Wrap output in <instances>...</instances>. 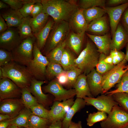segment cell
<instances>
[{
    "label": "cell",
    "instance_id": "1",
    "mask_svg": "<svg viewBox=\"0 0 128 128\" xmlns=\"http://www.w3.org/2000/svg\"><path fill=\"white\" fill-rule=\"evenodd\" d=\"M43 12L52 17L55 23L69 22L74 13L79 8L74 0H41Z\"/></svg>",
    "mask_w": 128,
    "mask_h": 128
},
{
    "label": "cell",
    "instance_id": "2",
    "mask_svg": "<svg viewBox=\"0 0 128 128\" xmlns=\"http://www.w3.org/2000/svg\"><path fill=\"white\" fill-rule=\"evenodd\" d=\"M0 68L3 78L10 79L21 89L29 87L33 77L26 66L13 61Z\"/></svg>",
    "mask_w": 128,
    "mask_h": 128
},
{
    "label": "cell",
    "instance_id": "3",
    "mask_svg": "<svg viewBox=\"0 0 128 128\" xmlns=\"http://www.w3.org/2000/svg\"><path fill=\"white\" fill-rule=\"evenodd\" d=\"M100 54L96 46L87 41L86 47L74 59L77 67L81 70L82 73L87 75L96 67Z\"/></svg>",
    "mask_w": 128,
    "mask_h": 128
},
{
    "label": "cell",
    "instance_id": "4",
    "mask_svg": "<svg viewBox=\"0 0 128 128\" xmlns=\"http://www.w3.org/2000/svg\"><path fill=\"white\" fill-rule=\"evenodd\" d=\"M70 29L68 22L62 21L55 23L43 49L44 53L46 55L66 40L69 33Z\"/></svg>",
    "mask_w": 128,
    "mask_h": 128
},
{
    "label": "cell",
    "instance_id": "5",
    "mask_svg": "<svg viewBox=\"0 0 128 128\" xmlns=\"http://www.w3.org/2000/svg\"><path fill=\"white\" fill-rule=\"evenodd\" d=\"M33 58L26 67L32 77L37 80L44 81L46 71L49 61L43 55L35 43L33 51Z\"/></svg>",
    "mask_w": 128,
    "mask_h": 128
},
{
    "label": "cell",
    "instance_id": "6",
    "mask_svg": "<svg viewBox=\"0 0 128 128\" xmlns=\"http://www.w3.org/2000/svg\"><path fill=\"white\" fill-rule=\"evenodd\" d=\"M36 41L35 36L22 40L11 51L13 61L26 66L33 58V47Z\"/></svg>",
    "mask_w": 128,
    "mask_h": 128
},
{
    "label": "cell",
    "instance_id": "7",
    "mask_svg": "<svg viewBox=\"0 0 128 128\" xmlns=\"http://www.w3.org/2000/svg\"><path fill=\"white\" fill-rule=\"evenodd\" d=\"M100 124L102 128H124L128 125V113L116 105Z\"/></svg>",
    "mask_w": 128,
    "mask_h": 128
},
{
    "label": "cell",
    "instance_id": "8",
    "mask_svg": "<svg viewBox=\"0 0 128 128\" xmlns=\"http://www.w3.org/2000/svg\"><path fill=\"white\" fill-rule=\"evenodd\" d=\"M124 59L111 70L102 75L103 91L104 94L119 82L123 74L128 71V65Z\"/></svg>",
    "mask_w": 128,
    "mask_h": 128
},
{
    "label": "cell",
    "instance_id": "9",
    "mask_svg": "<svg viewBox=\"0 0 128 128\" xmlns=\"http://www.w3.org/2000/svg\"><path fill=\"white\" fill-rule=\"evenodd\" d=\"M56 79L51 81L43 87L45 92L50 93L55 97L54 101H61L73 98L76 96L74 89L66 90L64 88Z\"/></svg>",
    "mask_w": 128,
    "mask_h": 128
},
{
    "label": "cell",
    "instance_id": "10",
    "mask_svg": "<svg viewBox=\"0 0 128 128\" xmlns=\"http://www.w3.org/2000/svg\"><path fill=\"white\" fill-rule=\"evenodd\" d=\"M87 105L93 106L98 111L109 114L113 107L118 104L114 100L112 95L104 94L98 96L96 98L86 97L83 99Z\"/></svg>",
    "mask_w": 128,
    "mask_h": 128
},
{
    "label": "cell",
    "instance_id": "11",
    "mask_svg": "<svg viewBox=\"0 0 128 128\" xmlns=\"http://www.w3.org/2000/svg\"><path fill=\"white\" fill-rule=\"evenodd\" d=\"M19 31L17 29L8 27L0 35V47L8 51H12L21 42Z\"/></svg>",
    "mask_w": 128,
    "mask_h": 128
},
{
    "label": "cell",
    "instance_id": "12",
    "mask_svg": "<svg viewBox=\"0 0 128 128\" xmlns=\"http://www.w3.org/2000/svg\"><path fill=\"white\" fill-rule=\"evenodd\" d=\"M54 101L49 110V119L52 123L59 120L62 121L74 101L72 98L62 102Z\"/></svg>",
    "mask_w": 128,
    "mask_h": 128
},
{
    "label": "cell",
    "instance_id": "13",
    "mask_svg": "<svg viewBox=\"0 0 128 128\" xmlns=\"http://www.w3.org/2000/svg\"><path fill=\"white\" fill-rule=\"evenodd\" d=\"M21 89L10 79H0V100L18 98L21 96Z\"/></svg>",
    "mask_w": 128,
    "mask_h": 128
},
{
    "label": "cell",
    "instance_id": "14",
    "mask_svg": "<svg viewBox=\"0 0 128 128\" xmlns=\"http://www.w3.org/2000/svg\"><path fill=\"white\" fill-rule=\"evenodd\" d=\"M25 107L20 99H6L0 101V114H7L13 119L16 117Z\"/></svg>",
    "mask_w": 128,
    "mask_h": 128
},
{
    "label": "cell",
    "instance_id": "15",
    "mask_svg": "<svg viewBox=\"0 0 128 128\" xmlns=\"http://www.w3.org/2000/svg\"><path fill=\"white\" fill-rule=\"evenodd\" d=\"M128 7V2L118 6L102 7L105 10L109 17L112 36L120 23L123 13Z\"/></svg>",
    "mask_w": 128,
    "mask_h": 128
},
{
    "label": "cell",
    "instance_id": "16",
    "mask_svg": "<svg viewBox=\"0 0 128 128\" xmlns=\"http://www.w3.org/2000/svg\"><path fill=\"white\" fill-rule=\"evenodd\" d=\"M86 79L91 93L94 97L103 94L102 75L98 73L95 69L86 75Z\"/></svg>",
    "mask_w": 128,
    "mask_h": 128
},
{
    "label": "cell",
    "instance_id": "17",
    "mask_svg": "<svg viewBox=\"0 0 128 128\" xmlns=\"http://www.w3.org/2000/svg\"><path fill=\"white\" fill-rule=\"evenodd\" d=\"M83 9L79 8L74 13L68 23L70 29L80 33L87 31L88 24L84 16Z\"/></svg>",
    "mask_w": 128,
    "mask_h": 128
},
{
    "label": "cell",
    "instance_id": "18",
    "mask_svg": "<svg viewBox=\"0 0 128 128\" xmlns=\"http://www.w3.org/2000/svg\"><path fill=\"white\" fill-rule=\"evenodd\" d=\"M112 37L110 46L111 50L120 51L128 42V35L120 23Z\"/></svg>",
    "mask_w": 128,
    "mask_h": 128
},
{
    "label": "cell",
    "instance_id": "19",
    "mask_svg": "<svg viewBox=\"0 0 128 128\" xmlns=\"http://www.w3.org/2000/svg\"><path fill=\"white\" fill-rule=\"evenodd\" d=\"M45 82L33 78L29 87L31 93L37 99L38 103L45 107L50 103L48 95L45 94L42 90L41 86Z\"/></svg>",
    "mask_w": 128,
    "mask_h": 128
},
{
    "label": "cell",
    "instance_id": "20",
    "mask_svg": "<svg viewBox=\"0 0 128 128\" xmlns=\"http://www.w3.org/2000/svg\"><path fill=\"white\" fill-rule=\"evenodd\" d=\"M86 34L95 44L98 51L100 53H103L106 55L110 54L111 39L109 34L106 33L102 35H93L88 33Z\"/></svg>",
    "mask_w": 128,
    "mask_h": 128
},
{
    "label": "cell",
    "instance_id": "21",
    "mask_svg": "<svg viewBox=\"0 0 128 128\" xmlns=\"http://www.w3.org/2000/svg\"><path fill=\"white\" fill-rule=\"evenodd\" d=\"M77 98L83 99L86 97H94L91 94L86 79V75L82 73L78 77L74 85Z\"/></svg>",
    "mask_w": 128,
    "mask_h": 128
},
{
    "label": "cell",
    "instance_id": "22",
    "mask_svg": "<svg viewBox=\"0 0 128 128\" xmlns=\"http://www.w3.org/2000/svg\"><path fill=\"white\" fill-rule=\"evenodd\" d=\"M85 33H78L73 31L69 33L66 39V46L77 54L80 53Z\"/></svg>",
    "mask_w": 128,
    "mask_h": 128
},
{
    "label": "cell",
    "instance_id": "23",
    "mask_svg": "<svg viewBox=\"0 0 128 128\" xmlns=\"http://www.w3.org/2000/svg\"><path fill=\"white\" fill-rule=\"evenodd\" d=\"M86 105V103L83 99L77 98L62 121V128H68L74 115L84 108Z\"/></svg>",
    "mask_w": 128,
    "mask_h": 128
},
{
    "label": "cell",
    "instance_id": "24",
    "mask_svg": "<svg viewBox=\"0 0 128 128\" xmlns=\"http://www.w3.org/2000/svg\"><path fill=\"white\" fill-rule=\"evenodd\" d=\"M109 29L107 18L104 16L89 23L88 25L87 31L103 35L106 33Z\"/></svg>",
    "mask_w": 128,
    "mask_h": 128
},
{
    "label": "cell",
    "instance_id": "25",
    "mask_svg": "<svg viewBox=\"0 0 128 128\" xmlns=\"http://www.w3.org/2000/svg\"><path fill=\"white\" fill-rule=\"evenodd\" d=\"M54 23V21L52 18L49 19L44 27L35 36L37 46L41 51L45 45Z\"/></svg>",
    "mask_w": 128,
    "mask_h": 128
},
{
    "label": "cell",
    "instance_id": "26",
    "mask_svg": "<svg viewBox=\"0 0 128 128\" xmlns=\"http://www.w3.org/2000/svg\"><path fill=\"white\" fill-rule=\"evenodd\" d=\"M1 16L5 20L8 27H18L23 17L18 10L11 9L3 13Z\"/></svg>",
    "mask_w": 128,
    "mask_h": 128
},
{
    "label": "cell",
    "instance_id": "27",
    "mask_svg": "<svg viewBox=\"0 0 128 128\" xmlns=\"http://www.w3.org/2000/svg\"><path fill=\"white\" fill-rule=\"evenodd\" d=\"M49 16L42 12L35 18H31V25L34 36L45 26L49 20Z\"/></svg>",
    "mask_w": 128,
    "mask_h": 128
},
{
    "label": "cell",
    "instance_id": "28",
    "mask_svg": "<svg viewBox=\"0 0 128 128\" xmlns=\"http://www.w3.org/2000/svg\"><path fill=\"white\" fill-rule=\"evenodd\" d=\"M32 114L31 110L25 107L17 116L11 119V124L18 127H27L29 118Z\"/></svg>",
    "mask_w": 128,
    "mask_h": 128
},
{
    "label": "cell",
    "instance_id": "29",
    "mask_svg": "<svg viewBox=\"0 0 128 128\" xmlns=\"http://www.w3.org/2000/svg\"><path fill=\"white\" fill-rule=\"evenodd\" d=\"M83 14L88 24L93 20L101 18L106 13L105 10L98 7L83 9Z\"/></svg>",
    "mask_w": 128,
    "mask_h": 128
},
{
    "label": "cell",
    "instance_id": "30",
    "mask_svg": "<svg viewBox=\"0 0 128 128\" xmlns=\"http://www.w3.org/2000/svg\"><path fill=\"white\" fill-rule=\"evenodd\" d=\"M66 46V40L46 55L49 62L60 64L63 53Z\"/></svg>",
    "mask_w": 128,
    "mask_h": 128
},
{
    "label": "cell",
    "instance_id": "31",
    "mask_svg": "<svg viewBox=\"0 0 128 128\" xmlns=\"http://www.w3.org/2000/svg\"><path fill=\"white\" fill-rule=\"evenodd\" d=\"M31 18H23L21 23L17 27L22 40L29 37H34L31 25Z\"/></svg>",
    "mask_w": 128,
    "mask_h": 128
},
{
    "label": "cell",
    "instance_id": "32",
    "mask_svg": "<svg viewBox=\"0 0 128 128\" xmlns=\"http://www.w3.org/2000/svg\"><path fill=\"white\" fill-rule=\"evenodd\" d=\"M75 58L68 49L65 48L61 60L60 64L66 71L77 68L74 62Z\"/></svg>",
    "mask_w": 128,
    "mask_h": 128
},
{
    "label": "cell",
    "instance_id": "33",
    "mask_svg": "<svg viewBox=\"0 0 128 128\" xmlns=\"http://www.w3.org/2000/svg\"><path fill=\"white\" fill-rule=\"evenodd\" d=\"M52 123L48 119L32 114L29 118L28 127L29 128H47Z\"/></svg>",
    "mask_w": 128,
    "mask_h": 128
},
{
    "label": "cell",
    "instance_id": "34",
    "mask_svg": "<svg viewBox=\"0 0 128 128\" xmlns=\"http://www.w3.org/2000/svg\"><path fill=\"white\" fill-rule=\"evenodd\" d=\"M20 99L24 106L30 108L39 103L36 98L31 94L29 87L21 89V95Z\"/></svg>",
    "mask_w": 128,
    "mask_h": 128
},
{
    "label": "cell",
    "instance_id": "35",
    "mask_svg": "<svg viewBox=\"0 0 128 128\" xmlns=\"http://www.w3.org/2000/svg\"><path fill=\"white\" fill-rule=\"evenodd\" d=\"M64 70L60 64L49 62L46 69V78L50 80Z\"/></svg>",
    "mask_w": 128,
    "mask_h": 128
},
{
    "label": "cell",
    "instance_id": "36",
    "mask_svg": "<svg viewBox=\"0 0 128 128\" xmlns=\"http://www.w3.org/2000/svg\"><path fill=\"white\" fill-rule=\"evenodd\" d=\"M120 92L128 93V71L123 74L118 83L116 89L108 91L105 94L107 95H112L114 93Z\"/></svg>",
    "mask_w": 128,
    "mask_h": 128
},
{
    "label": "cell",
    "instance_id": "37",
    "mask_svg": "<svg viewBox=\"0 0 128 128\" xmlns=\"http://www.w3.org/2000/svg\"><path fill=\"white\" fill-rule=\"evenodd\" d=\"M107 117V114L102 111L90 113L86 119L87 124L89 126H92L96 123L105 120Z\"/></svg>",
    "mask_w": 128,
    "mask_h": 128
},
{
    "label": "cell",
    "instance_id": "38",
    "mask_svg": "<svg viewBox=\"0 0 128 128\" xmlns=\"http://www.w3.org/2000/svg\"><path fill=\"white\" fill-rule=\"evenodd\" d=\"M106 56L104 54H100L98 62L96 67V71L102 75L111 70L115 66L108 64L104 61Z\"/></svg>",
    "mask_w": 128,
    "mask_h": 128
},
{
    "label": "cell",
    "instance_id": "39",
    "mask_svg": "<svg viewBox=\"0 0 128 128\" xmlns=\"http://www.w3.org/2000/svg\"><path fill=\"white\" fill-rule=\"evenodd\" d=\"M106 1L105 0H81L78 5L80 8L84 9L93 7L105 6Z\"/></svg>",
    "mask_w": 128,
    "mask_h": 128
},
{
    "label": "cell",
    "instance_id": "40",
    "mask_svg": "<svg viewBox=\"0 0 128 128\" xmlns=\"http://www.w3.org/2000/svg\"><path fill=\"white\" fill-rule=\"evenodd\" d=\"M112 95L120 106L128 113V93L120 92Z\"/></svg>",
    "mask_w": 128,
    "mask_h": 128
},
{
    "label": "cell",
    "instance_id": "41",
    "mask_svg": "<svg viewBox=\"0 0 128 128\" xmlns=\"http://www.w3.org/2000/svg\"><path fill=\"white\" fill-rule=\"evenodd\" d=\"M29 109L33 114L41 118L49 119V110L46 109L42 105L38 103Z\"/></svg>",
    "mask_w": 128,
    "mask_h": 128
},
{
    "label": "cell",
    "instance_id": "42",
    "mask_svg": "<svg viewBox=\"0 0 128 128\" xmlns=\"http://www.w3.org/2000/svg\"><path fill=\"white\" fill-rule=\"evenodd\" d=\"M13 9L18 10L25 3L37 1L38 0H1Z\"/></svg>",
    "mask_w": 128,
    "mask_h": 128
},
{
    "label": "cell",
    "instance_id": "43",
    "mask_svg": "<svg viewBox=\"0 0 128 128\" xmlns=\"http://www.w3.org/2000/svg\"><path fill=\"white\" fill-rule=\"evenodd\" d=\"M13 61L12 54L11 51L0 48V67L3 66Z\"/></svg>",
    "mask_w": 128,
    "mask_h": 128
},
{
    "label": "cell",
    "instance_id": "44",
    "mask_svg": "<svg viewBox=\"0 0 128 128\" xmlns=\"http://www.w3.org/2000/svg\"><path fill=\"white\" fill-rule=\"evenodd\" d=\"M67 71L68 79L67 86L70 87H73L79 76L82 73L81 70L78 68Z\"/></svg>",
    "mask_w": 128,
    "mask_h": 128
},
{
    "label": "cell",
    "instance_id": "45",
    "mask_svg": "<svg viewBox=\"0 0 128 128\" xmlns=\"http://www.w3.org/2000/svg\"><path fill=\"white\" fill-rule=\"evenodd\" d=\"M41 0H38L36 2L27 3L24 5L18 11L23 18L29 16L31 15L35 4Z\"/></svg>",
    "mask_w": 128,
    "mask_h": 128
},
{
    "label": "cell",
    "instance_id": "46",
    "mask_svg": "<svg viewBox=\"0 0 128 128\" xmlns=\"http://www.w3.org/2000/svg\"><path fill=\"white\" fill-rule=\"evenodd\" d=\"M109 54L113 58V64L114 65L122 61L125 56V54L123 52L115 50H111Z\"/></svg>",
    "mask_w": 128,
    "mask_h": 128
},
{
    "label": "cell",
    "instance_id": "47",
    "mask_svg": "<svg viewBox=\"0 0 128 128\" xmlns=\"http://www.w3.org/2000/svg\"><path fill=\"white\" fill-rule=\"evenodd\" d=\"M43 7L40 1L36 3L33 8L31 14L32 18H34L43 12Z\"/></svg>",
    "mask_w": 128,
    "mask_h": 128
},
{
    "label": "cell",
    "instance_id": "48",
    "mask_svg": "<svg viewBox=\"0 0 128 128\" xmlns=\"http://www.w3.org/2000/svg\"><path fill=\"white\" fill-rule=\"evenodd\" d=\"M58 82L62 85H67L68 79L67 71L64 70L59 74L56 77Z\"/></svg>",
    "mask_w": 128,
    "mask_h": 128
},
{
    "label": "cell",
    "instance_id": "49",
    "mask_svg": "<svg viewBox=\"0 0 128 128\" xmlns=\"http://www.w3.org/2000/svg\"><path fill=\"white\" fill-rule=\"evenodd\" d=\"M120 21L121 24L128 35V7L123 13Z\"/></svg>",
    "mask_w": 128,
    "mask_h": 128
},
{
    "label": "cell",
    "instance_id": "50",
    "mask_svg": "<svg viewBox=\"0 0 128 128\" xmlns=\"http://www.w3.org/2000/svg\"><path fill=\"white\" fill-rule=\"evenodd\" d=\"M128 2V0H109L107 4L110 6H118Z\"/></svg>",
    "mask_w": 128,
    "mask_h": 128
},
{
    "label": "cell",
    "instance_id": "51",
    "mask_svg": "<svg viewBox=\"0 0 128 128\" xmlns=\"http://www.w3.org/2000/svg\"><path fill=\"white\" fill-rule=\"evenodd\" d=\"M8 27L5 20L1 16H0V32L1 33L5 32Z\"/></svg>",
    "mask_w": 128,
    "mask_h": 128
},
{
    "label": "cell",
    "instance_id": "52",
    "mask_svg": "<svg viewBox=\"0 0 128 128\" xmlns=\"http://www.w3.org/2000/svg\"><path fill=\"white\" fill-rule=\"evenodd\" d=\"M47 128H62V121L59 120L53 122Z\"/></svg>",
    "mask_w": 128,
    "mask_h": 128
},
{
    "label": "cell",
    "instance_id": "53",
    "mask_svg": "<svg viewBox=\"0 0 128 128\" xmlns=\"http://www.w3.org/2000/svg\"><path fill=\"white\" fill-rule=\"evenodd\" d=\"M68 128H82V122L79 121L76 123L72 121Z\"/></svg>",
    "mask_w": 128,
    "mask_h": 128
},
{
    "label": "cell",
    "instance_id": "54",
    "mask_svg": "<svg viewBox=\"0 0 128 128\" xmlns=\"http://www.w3.org/2000/svg\"><path fill=\"white\" fill-rule=\"evenodd\" d=\"M11 119L6 120L0 121V128H7L11 124Z\"/></svg>",
    "mask_w": 128,
    "mask_h": 128
},
{
    "label": "cell",
    "instance_id": "55",
    "mask_svg": "<svg viewBox=\"0 0 128 128\" xmlns=\"http://www.w3.org/2000/svg\"><path fill=\"white\" fill-rule=\"evenodd\" d=\"M104 61L105 62L108 64L110 65H114L113 63V58L110 54L106 56L104 59Z\"/></svg>",
    "mask_w": 128,
    "mask_h": 128
},
{
    "label": "cell",
    "instance_id": "56",
    "mask_svg": "<svg viewBox=\"0 0 128 128\" xmlns=\"http://www.w3.org/2000/svg\"><path fill=\"white\" fill-rule=\"evenodd\" d=\"M13 118L10 115L5 114H0V122L6 120L11 119Z\"/></svg>",
    "mask_w": 128,
    "mask_h": 128
},
{
    "label": "cell",
    "instance_id": "57",
    "mask_svg": "<svg viewBox=\"0 0 128 128\" xmlns=\"http://www.w3.org/2000/svg\"><path fill=\"white\" fill-rule=\"evenodd\" d=\"M8 5L6 4L2 1H0V9L6 8L8 7Z\"/></svg>",
    "mask_w": 128,
    "mask_h": 128
},
{
    "label": "cell",
    "instance_id": "58",
    "mask_svg": "<svg viewBox=\"0 0 128 128\" xmlns=\"http://www.w3.org/2000/svg\"><path fill=\"white\" fill-rule=\"evenodd\" d=\"M126 53L125 54V56L124 59L127 62L128 61V42L126 45Z\"/></svg>",
    "mask_w": 128,
    "mask_h": 128
},
{
    "label": "cell",
    "instance_id": "59",
    "mask_svg": "<svg viewBox=\"0 0 128 128\" xmlns=\"http://www.w3.org/2000/svg\"><path fill=\"white\" fill-rule=\"evenodd\" d=\"M7 128H18L17 126L14 124H10Z\"/></svg>",
    "mask_w": 128,
    "mask_h": 128
},
{
    "label": "cell",
    "instance_id": "60",
    "mask_svg": "<svg viewBox=\"0 0 128 128\" xmlns=\"http://www.w3.org/2000/svg\"><path fill=\"white\" fill-rule=\"evenodd\" d=\"M3 78L2 72L1 69L0 68V79Z\"/></svg>",
    "mask_w": 128,
    "mask_h": 128
},
{
    "label": "cell",
    "instance_id": "61",
    "mask_svg": "<svg viewBox=\"0 0 128 128\" xmlns=\"http://www.w3.org/2000/svg\"><path fill=\"white\" fill-rule=\"evenodd\" d=\"M18 128H29L28 127H18Z\"/></svg>",
    "mask_w": 128,
    "mask_h": 128
},
{
    "label": "cell",
    "instance_id": "62",
    "mask_svg": "<svg viewBox=\"0 0 128 128\" xmlns=\"http://www.w3.org/2000/svg\"><path fill=\"white\" fill-rule=\"evenodd\" d=\"M124 128H128V125H127L125 127H124Z\"/></svg>",
    "mask_w": 128,
    "mask_h": 128
}]
</instances>
